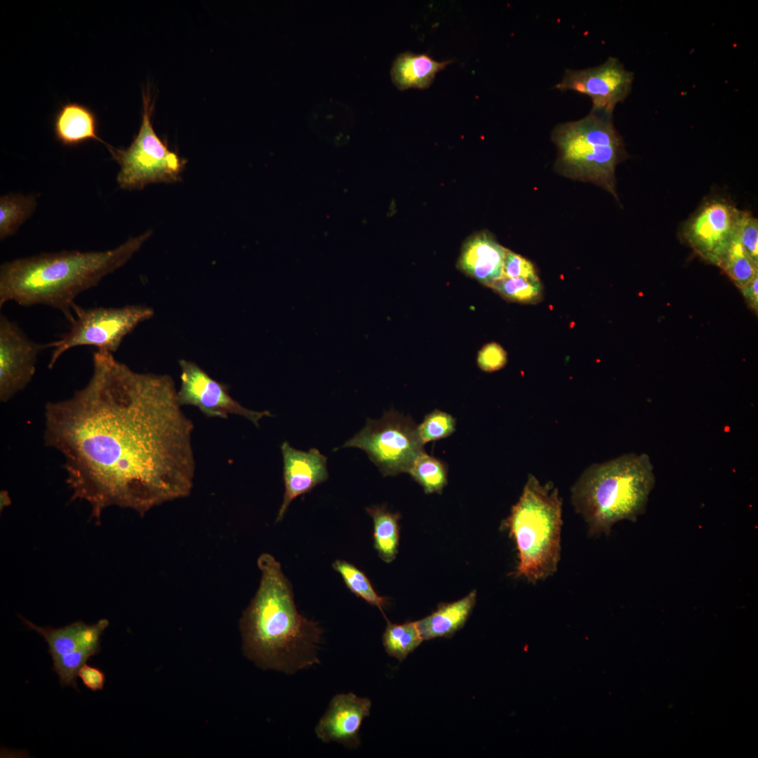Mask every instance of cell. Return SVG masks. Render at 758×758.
Instances as JSON below:
<instances>
[{
	"instance_id": "1",
	"label": "cell",
	"mask_w": 758,
	"mask_h": 758,
	"mask_svg": "<svg viewBox=\"0 0 758 758\" xmlns=\"http://www.w3.org/2000/svg\"><path fill=\"white\" fill-rule=\"evenodd\" d=\"M44 439L65 459L72 499L98 521L111 506L141 516L193 486L194 425L168 375L138 373L98 350L87 384L45 406Z\"/></svg>"
},
{
	"instance_id": "2",
	"label": "cell",
	"mask_w": 758,
	"mask_h": 758,
	"mask_svg": "<svg viewBox=\"0 0 758 758\" xmlns=\"http://www.w3.org/2000/svg\"><path fill=\"white\" fill-rule=\"evenodd\" d=\"M258 589L239 623L244 655L263 670L287 674L318 664L322 630L298 613L290 582L268 554L258 559Z\"/></svg>"
},
{
	"instance_id": "3",
	"label": "cell",
	"mask_w": 758,
	"mask_h": 758,
	"mask_svg": "<svg viewBox=\"0 0 758 758\" xmlns=\"http://www.w3.org/2000/svg\"><path fill=\"white\" fill-rule=\"evenodd\" d=\"M147 231L102 251H63L18 258L0 267V307L46 305L69 322L74 300L125 265L150 237Z\"/></svg>"
},
{
	"instance_id": "4",
	"label": "cell",
	"mask_w": 758,
	"mask_h": 758,
	"mask_svg": "<svg viewBox=\"0 0 758 758\" xmlns=\"http://www.w3.org/2000/svg\"><path fill=\"white\" fill-rule=\"evenodd\" d=\"M655 484L646 454L628 453L587 467L573 485L571 500L591 535L609 534L618 521H635Z\"/></svg>"
},
{
	"instance_id": "5",
	"label": "cell",
	"mask_w": 758,
	"mask_h": 758,
	"mask_svg": "<svg viewBox=\"0 0 758 758\" xmlns=\"http://www.w3.org/2000/svg\"><path fill=\"white\" fill-rule=\"evenodd\" d=\"M561 512L557 488L550 483L542 486L530 474L503 523L518 552L514 576L536 583L555 573L560 559Z\"/></svg>"
},
{
	"instance_id": "6",
	"label": "cell",
	"mask_w": 758,
	"mask_h": 758,
	"mask_svg": "<svg viewBox=\"0 0 758 758\" xmlns=\"http://www.w3.org/2000/svg\"><path fill=\"white\" fill-rule=\"evenodd\" d=\"M552 139L558 150L559 172L594 183L616 197L615 171L626 153L612 114L591 109L580 120L557 125Z\"/></svg>"
},
{
	"instance_id": "7",
	"label": "cell",
	"mask_w": 758,
	"mask_h": 758,
	"mask_svg": "<svg viewBox=\"0 0 758 758\" xmlns=\"http://www.w3.org/2000/svg\"><path fill=\"white\" fill-rule=\"evenodd\" d=\"M142 102L141 125L130 146L117 149L107 145L120 166L117 181L124 190H141L152 183L178 182L186 164V160L170 150L154 130V102L148 88L142 91Z\"/></svg>"
},
{
	"instance_id": "8",
	"label": "cell",
	"mask_w": 758,
	"mask_h": 758,
	"mask_svg": "<svg viewBox=\"0 0 758 758\" xmlns=\"http://www.w3.org/2000/svg\"><path fill=\"white\" fill-rule=\"evenodd\" d=\"M154 314L152 308L141 305L87 308L75 304L69 330L55 342L46 344V347L53 348L48 368H53L68 350L79 346L115 352L124 338Z\"/></svg>"
},
{
	"instance_id": "9",
	"label": "cell",
	"mask_w": 758,
	"mask_h": 758,
	"mask_svg": "<svg viewBox=\"0 0 758 758\" xmlns=\"http://www.w3.org/2000/svg\"><path fill=\"white\" fill-rule=\"evenodd\" d=\"M417 427L411 417L390 410L378 420L368 418L364 428L340 448L363 450L384 477L408 473L425 453Z\"/></svg>"
},
{
	"instance_id": "10",
	"label": "cell",
	"mask_w": 758,
	"mask_h": 758,
	"mask_svg": "<svg viewBox=\"0 0 758 758\" xmlns=\"http://www.w3.org/2000/svg\"><path fill=\"white\" fill-rule=\"evenodd\" d=\"M29 630L40 634L48 646L53 670L62 686L78 689L77 677L79 668L100 651V637L109 625L107 619L95 624L77 621L65 627H41L19 616Z\"/></svg>"
},
{
	"instance_id": "11",
	"label": "cell",
	"mask_w": 758,
	"mask_h": 758,
	"mask_svg": "<svg viewBox=\"0 0 758 758\" xmlns=\"http://www.w3.org/2000/svg\"><path fill=\"white\" fill-rule=\"evenodd\" d=\"M745 214L726 201H710L686 222L684 239L702 258L719 266Z\"/></svg>"
},
{
	"instance_id": "12",
	"label": "cell",
	"mask_w": 758,
	"mask_h": 758,
	"mask_svg": "<svg viewBox=\"0 0 758 758\" xmlns=\"http://www.w3.org/2000/svg\"><path fill=\"white\" fill-rule=\"evenodd\" d=\"M633 81V72L627 70L618 58L609 57L594 67L566 69L554 88L586 95L592 100L591 109L613 114L616 105L630 94Z\"/></svg>"
},
{
	"instance_id": "13",
	"label": "cell",
	"mask_w": 758,
	"mask_h": 758,
	"mask_svg": "<svg viewBox=\"0 0 758 758\" xmlns=\"http://www.w3.org/2000/svg\"><path fill=\"white\" fill-rule=\"evenodd\" d=\"M181 385L178 390L180 405L197 407L208 417L227 418L229 414L243 416L256 427L265 416H272L269 411H255L241 406L229 394L224 383L213 379L195 363L181 359Z\"/></svg>"
},
{
	"instance_id": "14",
	"label": "cell",
	"mask_w": 758,
	"mask_h": 758,
	"mask_svg": "<svg viewBox=\"0 0 758 758\" xmlns=\"http://www.w3.org/2000/svg\"><path fill=\"white\" fill-rule=\"evenodd\" d=\"M46 345L32 340L15 322L0 315V400L7 402L31 382Z\"/></svg>"
},
{
	"instance_id": "15",
	"label": "cell",
	"mask_w": 758,
	"mask_h": 758,
	"mask_svg": "<svg viewBox=\"0 0 758 758\" xmlns=\"http://www.w3.org/2000/svg\"><path fill=\"white\" fill-rule=\"evenodd\" d=\"M281 451L284 461L285 492L277 516V522L282 519L295 498L310 492L328 477L327 458L318 449L312 448L308 451H300L284 441L281 446Z\"/></svg>"
},
{
	"instance_id": "16",
	"label": "cell",
	"mask_w": 758,
	"mask_h": 758,
	"mask_svg": "<svg viewBox=\"0 0 758 758\" xmlns=\"http://www.w3.org/2000/svg\"><path fill=\"white\" fill-rule=\"evenodd\" d=\"M371 702L352 693L335 696L315 729L324 743L337 742L348 748L357 747L363 719L370 714Z\"/></svg>"
},
{
	"instance_id": "17",
	"label": "cell",
	"mask_w": 758,
	"mask_h": 758,
	"mask_svg": "<svg viewBox=\"0 0 758 758\" xmlns=\"http://www.w3.org/2000/svg\"><path fill=\"white\" fill-rule=\"evenodd\" d=\"M507 250L490 234L478 233L464 244L458 267L466 274L491 287L495 282L504 278L503 265Z\"/></svg>"
},
{
	"instance_id": "18",
	"label": "cell",
	"mask_w": 758,
	"mask_h": 758,
	"mask_svg": "<svg viewBox=\"0 0 758 758\" xmlns=\"http://www.w3.org/2000/svg\"><path fill=\"white\" fill-rule=\"evenodd\" d=\"M98 119L87 106L67 102L56 112L53 121L55 138L64 146L73 147L95 140L104 142L98 135Z\"/></svg>"
},
{
	"instance_id": "19",
	"label": "cell",
	"mask_w": 758,
	"mask_h": 758,
	"mask_svg": "<svg viewBox=\"0 0 758 758\" xmlns=\"http://www.w3.org/2000/svg\"><path fill=\"white\" fill-rule=\"evenodd\" d=\"M452 62H439L426 53H401L392 63V80L400 90L425 89L432 84L436 74Z\"/></svg>"
},
{
	"instance_id": "20",
	"label": "cell",
	"mask_w": 758,
	"mask_h": 758,
	"mask_svg": "<svg viewBox=\"0 0 758 758\" xmlns=\"http://www.w3.org/2000/svg\"><path fill=\"white\" fill-rule=\"evenodd\" d=\"M475 602L476 592L472 591L460 600L441 604L432 614L416 621L423 640L452 637L463 627Z\"/></svg>"
},
{
	"instance_id": "21",
	"label": "cell",
	"mask_w": 758,
	"mask_h": 758,
	"mask_svg": "<svg viewBox=\"0 0 758 758\" xmlns=\"http://www.w3.org/2000/svg\"><path fill=\"white\" fill-rule=\"evenodd\" d=\"M366 512L373 521L374 547L385 562L392 561L399 545V514L392 513L383 506L367 507Z\"/></svg>"
},
{
	"instance_id": "22",
	"label": "cell",
	"mask_w": 758,
	"mask_h": 758,
	"mask_svg": "<svg viewBox=\"0 0 758 758\" xmlns=\"http://www.w3.org/2000/svg\"><path fill=\"white\" fill-rule=\"evenodd\" d=\"M36 197L11 193L0 198V239L15 233L20 226L33 213Z\"/></svg>"
},
{
	"instance_id": "23",
	"label": "cell",
	"mask_w": 758,
	"mask_h": 758,
	"mask_svg": "<svg viewBox=\"0 0 758 758\" xmlns=\"http://www.w3.org/2000/svg\"><path fill=\"white\" fill-rule=\"evenodd\" d=\"M416 622L394 624L387 621L383 644L388 655L404 660L423 641Z\"/></svg>"
},
{
	"instance_id": "24",
	"label": "cell",
	"mask_w": 758,
	"mask_h": 758,
	"mask_svg": "<svg viewBox=\"0 0 758 758\" xmlns=\"http://www.w3.org/2000/svg\"><path fill=\"white\" fill-rule=\"evenodd\" d=\"M427 494L441 493L447 484V464L426 453L414 461L408 472Z\"/></svg>"
},
{
	"instance_id": "25",
	"label": "cell",
	"mask_w": 758,
	"mask_h": 758,
	"mask_svg": "<svg viewBox=\"0 0 758 758\" xmlns=\"http://www.w3.org/2000/svg\"><path fill=\"white\" fill-rule=\"evenodd\" d=\"M719 267L740 288L757 274V264L744 248L738 235L731 242Z\"/></svg>"
},
{
	"instance_id": "26",
	"label": "cell",
	"mask_w": 758,
	"mask_h": 758,
	"mask_svg": "<svg viewBox=\"0 0 758 758\" xmlns=\"http://www.w3.org/2000/svg\"><path fill=\"white\" fill-rule=\"evenodd\" d=\"M333 568L343 578L347 587L368 604L377 606L383 613L386 599L379 596L366 576L356 566L344 560H335Z\"/></svg>"
},
{
	"instance_id": "27",
	"label": "cell",
	"mask_w": 758,
	"mask_h": 758,
	"mask_svg": "<svg viewBox=\"0 0 758 758\" xmlns=\"http://www.w3.org/2000/svg\"><path fill=\"white\" fill-rule=\"evenodd\" d=\"M491 288L507 299L521 303H535L542 296L540 279L504 277L495 282Z\"/></svg>"
},
{
	"instance_id": "28",
	"label": "cell",
	"mask_w": 758,
	"mask_h": 758,
	"mask_svg": "<svg viewBox=\"0 0 758 758\" xmlns=\"http://www.w3.org/2000/svg\"><path fill=\"white\" fill-rule=\"evenodd\" d=\"M456 420L451 414L434 409L427 414L417 430L422 443L445 439L456 431Z\"/></svg>"
},
{
	"instance_id": "29",
	"label": "cell",
	"mask_w": 758,
	"mask_h": 758,
	"mask_svg": "<svg viewBox=\"0 0 758 758\" xmlns=\"http://www.w3.org/2000/svg\"><path fill=\"white\" fill-rule=\"evenodd\" d=\"M503 274L506 278H524L539 280L533 264L528 259L507 250L503 265Z\"/></svg>"
},
{
	"instance_id": "30",
	"label": "cell",
	"mask_w": 758,
	"mask_h": 758,
	"mask_svg": "<svg viewBox=\"0 0 758 758\" xmlns=\"http://www.w3.org/2000/svg\"><path fill=\"white\" fill-rule=\"evenodd\" d=\"M507 361V352L496 343L484 345L478 352L477 358L478 366L485 372L498 371L506 365Z\"/></svg>"
},
{
	"instance_id": "31",
	"label": "cell",
	"mask_w": 758,
	"mask_h": 758,
	"mask_svg": "<svg viewBox=\"0 0 758 758\" xmlns=\"http://www.w3.org/2000/svg\"><path fill=\"white\" fill-rule=\"evenodd\" d=\"M738 238L755 263L758 262V221L746 212L740 226Z\"/></svg>"
},
{
	"instance_id": "32",
	"label": "cell",
	"mask_w": 758,
	"mask_h": 758,
	"mask_svg": "<svg viewBox=\"0 0 758 758\" xmlns=\"http://www.w3.org/2000/svg\"><path fill=\"white\" fill-rule=\"evenodd\" d=\"M84 685L92 691H100L105 683V674L100 669L88 664L82 665L77 673Z\"/></svg>"
},
{
	"instance_id": "33",
	"label": "cell",
	"mask_w": 758,
	"mask_h": 758,
	"mask_svg": "<svg viewBox=\"0 0 758 758\" xmlns=\"http://www.w3.org/2000/svg\"><path fill=\"white\" fill-rule=\"evenodd\" d=\"M744 296L750 306L757 310L758 305V275L755 277L745 286L741 288Z\"/></svg>"
},
{
	"instance_id": "34",
	"label": "cell",
	"mask_w": 758,
	"mask_h": 758,
	"mask_svg": "<svg viewBox=\"0 0 758 758\" xmlns=\"http://www.w3.org/2000/svg\"><path fill=\"white\" fill-rule=\"evenodd\" d=\"M11 504V498L8 493L6 491H1L0 495V507L1 510H4L6 507Z\"/></svg>"
}]
</instances>
